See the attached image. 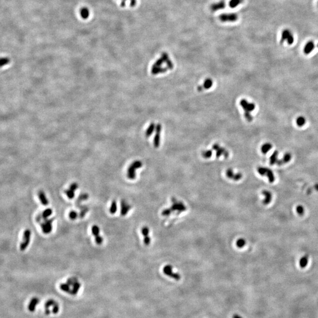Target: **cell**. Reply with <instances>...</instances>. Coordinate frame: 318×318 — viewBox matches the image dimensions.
Masks as SVG:
<instances>
[{"instance_id":"6da1fadb","label":"cell","mask_w":318,"mask_h":318,"mask_svg":"<svg viewBox=\"0 0 318 318\" xmlns=\"http://www.w3.org/2000/svg\"><path fill=\"white\" fill-rule=\"evenodd\" d=\"M172 204L170 208H166L162 211V215L163 216H168L174 212H177V214H180L187 210V208L182 202L178 201L174 197L172 199Z\"/></svg>"},{"instance_id":"7a4b0ae2","label":"cell","mask_w":318,"mask_h":318,"mask_svg":"<svg viewBox=\"0 0 318 318\" xmlns=\"http://www.w3.org/2000/svg\"><path fill=\"white\" fill-rule=\"evenodd\" d=\"M143 166L142 162L140 161H135L128 167L127 170V177L130 180H134L136 179V169L141 168Z\"/></svg>"},{"instance_id":"3957f363","label":"cell","mask_w":318,"mask_h":318,"mask_svg":"<svg viewBox=\"0 0 318 318\" xmlns=\"http://www.w3.org/2000/svg\"><path fill=\"white\" fill-rule=\"evenodd\" d=\"M45 313L46 315H49L52 313L56 314L58 312L60 309V307L58 305V303L56 302V301L52 299L48 300L47 302L45 304Z\"/></svg>"},{"instance_id":"277c9868","label":"cell","mask_w":318,"mask_h":318,"mask_svg":"<svg viewBox=\"0 0 318 318\" xmlns=\"http://www.w3.org/2000/svg\"><path fill=\"white\" fill-rule=\"evenodd\" d=\"M31 237V231L27 229H25L24 232L23 237V241L20 243V249L21 251H24L28 248L30 240Z\"/></svg>"},{"instance_id":"5b68a950","label":"cell","mask_w":318,"mask_h":318,"mask_svg":"<svg viewBox=\"0 0 318 318\" xmlns=\"http://www.w3.org/2000/svg\"><path fill=\"white\" fill-rule=\"evenodd\" d=\"M257 170H258V172L261 176H267L269 179V181L270 183L274 182L275 178L274 176V174L271 169H269L268 168H263V167H259L257 168Z\"/></svg>"},{"instance_id":"8992f818","label":"cell","mask_w":318,"mask_h":318,"mask_svg":"<svg viewBox=\"0 0 318 318\" xmlns=\"http://www.w3.org/2000/svg\"><path fill=\"white\" fill-rule=\"evenodd\" d=\"M54 218L52 219H47L46 220H44V222H41L40 227L42 229L43 232L47 235L50 233L52 230V222L54 221Z\"/></svg>"},{"instance_id":"52a82bcc","label":"cell","mask_w":318,"mask_h":318,"mask_svg":"<svg viewBox=\"0 0 318 318\" xmlns=\"http://www.w3.org/2000/svg\"><path fill=\"white\" fill-rule=\"evenodd\" d=\"M164 273L170 278H173L176 280H179L181 276L178 273H175L173 271V266L170 265H168L163 268Z\"/></svg>"},{"instance_id":"ba28073f","label":"cell","mask_w":318,"mask_h":318,"mask_svg":"<svg viewBox=\"0 0 318 318\" xmlns=\"http://www.w3.org/2000/svg\"><path fill=\"white\" fill-rule=\"evenodd\" d=\"M238 16L236 13H224L219 16V20L223 23L235 22L237 21Z\"/></svg>"},{"instance_id":"9c48e42d","label":"cell","mask_w":318,"mask_h":318,"mask_svg":"<svg viewBox=\"0 0 318 318\" xmlns=\"http://www.w3.org/2000/svg\"><path fill=\"white\" fill-rule=\"evenodd\" d=\"M226 175L227 178L233 180L234 181H239L243 177V175L241 173H235L231 168H228L226 172Z\"/></svg>"},{"instance_id":"30bf717a","label":"cell","mask_w":318,"mask_h":318,"mask_svg":"<svg viewBox=\"0 0 318 318\" xmlns=\"http://www.w3.org/2000/svg\"><path fill=\"white\" fill-rule=\"evenodd\" d=\"M240 105L242 106L243 110L244 111H248L250 112L254 110L255 109V105L254 103H249L245 99H242L240 101Z\"/></svg>"},{"instance_id":"8fae6325","label":"cell","mask_w":318,"mask_h":318,"mask_svg":"<svg viewBox=\"0 0 318 318\" xmlns=\"http://www.w3.org/2000/svg\"><path fill=\"white\" fill-rule=\"evenodd\" d=\"M162 130L161 124H158L156 127V135L154 138V146L156 148L159 147L160 145V132Z\"/></svg>"},{"instance_id":"7c38bea8","label":"cell","mask_w":318,"mask_h":318,"mask_svg":"<svg viewBox=\"0 0 318 318\" xmlns=\"http://www.w3.org/2000/svg\"><path fill=\"white\" fill-rule=\"evenodd\" d=\"M226 7V2L225 1L222 0L220 2L213 3L210 6V10L213 12L217 11L220 10L225 8Z\"/></svg>"},{"instance_id":"4fadbf2b","label":"cell","mask_w":318,"mask_h":318,"mask_svg":"<svg viewBox=\"0 0 318 318\" xmlns=\"http://www.w3.org/2000/svg\"><path fill=\"white\" fill-rule=\"evenodd\" d=\"M132 208V206L129 205L126 201L123 200L121 202V214L122 216H126Z\"/></svg>"},{"instance_id":"5bb4252c","label":"cell","mask_w":318,"mask_h":318,"mask_svg":"<svg viewBox=\"0 0 318 318\" xmlns=\"http://www.w3.org/2000/svg\"><path fill=\"white\" fill-rule=\"evenodd\" d=\"M38 303H39V299L36 297L33 298L29 302V307H28L29 311L31 312H34L37 305L38 304Z\"/></svg>"},{"instance_id":"9a60e30c","label":"cell","mask_w":318,"mask_h":318,"mask_svg":"<svg viewBox=\"0 0 318 318\" xmlns=\"http://www.w3.org/2000/svg\"><path fill=\"white\" fill-rule=\"evenodd\" d=\"M38 196L39 198V200L40 201L41 204L44 206H47L49 203V202L47 199L46 193L43 190H40L38 193Z\"/></svg>"},{"instance_id":"2e32d148","label":"cell","mask_w":318,"mask_h":318,"mask_svg":"<svg viewBox=\"0 0 318 318\" xmlns=\"http://www.w3.org/2000/svg\"><path fill=\"white\" fill-rule=\"evenodd\" d=\"M262 193L265 196V199L263 201V204H265V205L269 204L272 201V193L269 191L268 190H263L262 192Z\"/></svg>"},{"instance_id":"e0dca14e","label":"cell","mask_w":318,"mask_h":318,"mask_svg":"<svg viewBox=\"0 0 318 318\" xmlns=\"http://www.w3.org/2000/svg\"><path fill=\"white\" fill-rule=\"evenodd\" d=\"M315 48V44L312 41H308L303 48V52L305 54H309L312 52Z\"/></svg>"},{"instance_id":"ac0fdd59","label":"cell","mask_w":318,"mask_h":318,"mask_svg":"<svg viewBox=\"0 0 318 318\" xmlns=\"http://www.w3.org/2000/svg\"><path fill=\"white\" fill-rule=\"evenodd\" d=\"M291 158H292V155L290 153H286L284 155V157L280 159V160H278L277 161V164L279 166H282V164H285V163H287L288 162H290V160H291Z\"/></svg>"},{"instance_id":"d6986e66","label":"cell","mask_w":318,"mask_h":318,"mask_svg":"<svg viewBox=\"0 0 318 318\" xmlns=\"http://www.w3.org/2000/svg\"><path fill=\"white\" fill-rule=\"evenodd\" d=\"M167 67H155L153 66L151 69V73L154 75H156L159 73H165L168 71Z\"/></svg>"},{"instance_id":"ffe728a7","label":"cell","mask_w":318,"mask_h":318,"mask_svg":"<svg viewBox=\"0 0 318 318\" xmlns=\"http://www.w3.org/2000/svg\"><path fill=\"white\" fill-rule=\"evenodd\" d=\"M216 157L217 158H219L222 155H223L224 157H225L226 159L228 158L229 156V153L226 150L225 148H223V147H220L217 150H216Z\"/></svg>"},{"instance_id":"44dd1931","label":"cell","mask_w":318,"mask_h":318,"mask_svg":"<svg viewBox=\"0 0 318 318\" xmlns=\"http://www.w3.org/2000/svg\"><path fill=\"white\" fill-rule=\"evenodd\" d=\"M290 34H292V33L289 31V29H284V31L282 32V38L280 39V44H283L284 41L287 40V39L288 38V37H289Z\"/></svg>"},{"instance_id":"7402d4cb","label":"cell","mask_w":318,"mask_h":318,"mask_svg":"<svg viewBox=\"0 0 318 318\" xmlns=\"http://www.w3.org/2000/svg\"><path fill=\"white\" fill-rule=\"evenodd\" d=\"M52 214V208H47L41 213V217L43 220H45L48 218Z\"/></svg>"},{"instance_id":"603a6c76","label":"cell","mask_w":318,"mask_h":318,"mask_svg":"<svg viewBox=\"0 0 318 318\" xmlns=\"http://www.w3.org/2000/svg\"><path fill=\"white\" fill-rule=\"evenodd\" d=\"M278 151L277 150L275 151L272 156L270 157V164L271 165H274L276 164L278 161Z\"/></svg>"},{"instance_id":"cb8c5ba5","label":"cell","mask_w":318,"mask_h":318,"mask_svg":"<svg viewBox=\"0 0 318 318\" xmlns=\"http://www.w3.org/2000/svg\"><path fill=\"white\" fill-rule=\"evenodd\" d=\"M272 148V145L269 143H267L262 145V146L261 147V151L263 154H266Z\"/></svg>"},{"instance_id":"d4e9b609","label":"cell","mask_w":318,"mask_h":318,"mask_svg":"<svg viewBox=\"0 0 318 318\" xmlns=\"http://www.w3.org/2000/svg\"><path fill=\"white\" fill-rule=\"evenodd\" d=\"M244 0H231L229 2V6L231 8H235L240 4L243 3Z\"/></svg>"},{"instance_id":"484cf974","label":"cell","mask_w":318,"mask_h":318,"mask_svg":"<svg viewBox=\"0 0 318 318\" xmlns=\"http://www.w3.org/2000/svg\"><path fill=\"white\" fill-rule=\"evenodd\" d=\"M308 256L306 255V256H303L302 258H301L300 261H299V265L301 267L303 268V267H305L307 265V263H308Z\"/></svg>"},{"instance_id":"4316f807","label":"cell","mask_w":318,"mask_h":318,"mask_svg":"<svg viewBox=\"0 0 318 318\" xmlns=\"http://www.w3.org/2000/svg\"><path fill=\"white\" fill-rule=\"evenodd\" d=\"M117 210V202L115 200H113L112 202H111V206H110V214H115Z\"/></svg>"},{"instance_id":"83f0119b","label":"cell","mask_w":318,"mask_h":318,"mask_svg":"<svg viewBox=\"0 0 318 318\" xmlns=\"http://www.w3.org/2000/svg\"><path fill=\"white\" fill-rule=\"evenodd\" d=\"M212 85H213V81L211 78H207L204 81V83L203 84V87L204 88V89H208L212 87Z\"/></svg>"},{"instance_id":"f1b7e54d","label":"cell","mask_w":318,"mask_h":318,"mask_svg":"<svg viewBox=\"0 0 318 318\" xmlns=\"http://www.w3.org/2000/svg\"><path fill=\"white\" fill-rule=\"evenodd\" d=\"M155 128H156V126H155V123H151L150 125L149 126V127H148V128H147V131L146 132V136L147 137H149L151 134L153 133V131L155 129Z\"/></svg>"},{"instance_id":"f546056e","label":"cell","mask_w":318,"mask_h":318,"mask_svg":"<svg viewBox=\"0 0 318 318\" xmlns=\"http://www.w3.org/2000/svg\"><path fill=\"white\" fill-rule=\"evenodd\" d=\"M246 240L243 238H239L238 239L236 242V245L238 248H243V247L246 245Z\"/></svg>"},{"instance_id":"4dcf8cb0","label":"cell","mask_w":318,"mask_h":318,"mask_svg":"<svg viewBox=\"0 0 318 318\" xmlns=\"http://www.w3.org/2000/svg\"><path fill=\"white\" fill-rule=\"evenodd\" d=\"M306 123V119L303 116H299L296 119V124L299 127L303 126Z\"/></svg>"},{"instance_id":"1f68e13d","label":"cell","mask_w":318,"mask_h":318,"mask_svg":"<svg viewBox=\"0 0 318 318\" xmlns=\"http://www.w3.org/2000/svg\"><path fill=\"white\" fill-rule=\"evenodd\" d=\"M80 14H81V17L84 19H86L89 17V15H90V12H89L88 9L87 8H85V7L81 8V10H80Z\"/></svg>"},{"instance_id":"d6a6232c","label":"cell","mask_w":318,"mask_h":318,"mask_svg":"<svg viewBox=\"0 0 318 318\" xmlns=\"http://www.w3.org/2000/svg\"><path fill=\"white\" fill-rule=\"evenodd\" d=\"M100 229L97 225H93L92 227V234L94 236V237H97L100 235Z\"/></svg>"},{"instance_id":"836d02e7","label":"cell","mask_w":318,"mask_h":318,"mask_svg":"<svg viewBox=\"0 0 318 318\" xmlns=\"http://www.w3.org/2000/svg\"><path fill=\"white\" fill-rule=\"evenodd\" d=\"M64 192H65V194L67 195V196L69 199H73L74 198V197H75V191H74L68 189L64 191Z\"/></svg>"},{"instance_id":"e575fe53","label":"cell","mask_w":318,"mask_h":318,"mask_svg":"<svg viewBox=\"0 0 318 318\" xmlns=\"http://www.w3.org/2000/svg\"><path fill=\"white\" fill-rule=\"evenodd\" d=\"M80 208L81 209V212L80 213L78 214V217H80V218H83L85 215L86 214L88 211V208H87V206H83V208Z\"/></svg>"},{"instance_id":"d590c367","label":"cell","mask_w":318,"mask_h":318,"mask_svg":"<svg viewBox=\"0 0 318 318\" xmlns=\"http://www.w3.org/2000/svg\"><path fill=\"white\" fill-rule=\"evenodd\" d=\"M88 195L87 193H83V194H81V195L79 196V197L78 198L76 203L77 204H79L82 202V201H84V200H86L88 199Z\"/></svg>"},{"instance_id":"8d00e7d4","label":"cell","mask_w":318,"mask_h":318,"mask_svg":"<svg viewBox=\"0 0 318 318\" xmlns=\"http://www.w3.org/2000/svg\"><path fill=\"white\" fill-rule=\"evenodd\" d=\"M149 233H150V229L147 226H144L141 229V233L143 236V237H148L149 236Z\"/></svg>"},{"instance_id":"74e56055","label":"cell","mask_w":318,"mask_h":318,"mask_svg":"<svg viewBox=\"0 0 318 318\" xmlns=\"http://www.w3.org/2000/svg\"><path fill=\"white\" fill-rule=\"evenodd\" d=\"M78 217V214L74 210H72L69 213V217L71 220H74Z\"/></svg>"},{"instance_id":"f35d334b","label":"cell","mask_w":318,"mask_h":318,"mask_svg":"<svg viewBox=\"0 0 318 318\" xmlns=\"http://www.w3.org/2000/svg\"><path fill=\"white\" fill-rule=\"evenodd\" d=\"M202 156L205 158V159H208L210 157H212V151L210 150H208L203 151L202 153Z\"/></svg>"},{"instance_id":"ab89813d","label":"cell","mask_w":318,"mask_h":318,"mask_svg":"<svg viewBox=\"0 0 318 318\" xmlns=\"http://www.w3.org/2000/svg\"><path fill=\"white\" fill-rule=\"evenodd\" d=\"M296 212H297L298 214H299V215H303L305 212V208L302 205H299L296 208Z\"/></svg>"},{"instance_id":"60d3db41","label":"cell","mask_w":318,"mask_h":318,"mask_svg":"<svg viewBox=\"0 0 318 318\" xmlns=\"http://www.w3.org/2000/svg\"><path fill=\"white\" fill-rule=\"evenodd\" d=\"M244 117H245L246 119L249 122H251L253 120V116L250 114V112L244 111Z\"/></svg>"},{"instance_id":"b9f144b4","label":"cell","mask_w":318,"mask_h":318,"mask_svg":"<svg viewBox=\"0 0 318 318\" xmlns=\"http://www.w3.org/2000/svg\"><path fill=\"white\" fill-rule=\"evenodd\" d=\"M95 242L98 245L101 244L103 242V238L102 236L99 235L98 236L95 237Z\"/></svg>"},{"instance_id":"7bdbcfd3","label":"cell","mask_w":318,"mask_h":318,"mask_svg":"<svg viewBox=\"0 0 318 318\" xmlns=\"http://www.w3.org/2000/svg\"><path fill=\"white\" fill-rule=\"evenodd\" d=\"M78 188V184L77 183H73L69 186V189L74 191L75 190H77Z\"/></svg>"},{"instance_id":"ee69618b","label":"cell","mask_w":318,"mask_h":318,"mask_svg":"<svg viewBox=\"0 0 318 318\" xmlns=\"http://www.w3.org/2000/svg\"><path fill=\"white\" fill-rule=\"evenodd\" d=\"M143 242L145 243V245H146V246L149 245L151 243L150 237V236H148V237H144Z\"/></svg>"},{"instance_id":"f6af8a7d","label":"cell","mask_w":318,"mask_h":318,"mask_svg":"<svg viewBox=\"0 0 318 318\" xmlns=\"http://www.w3.org/2000/svg\"><path fill=\"white\" fill-rule=\"evenodd\" d=\"M287 41H288V44H289V45H292L293 43L294 38H293V35H290V36L288 37V38L287 39Z\"/></svg>"},{"instance_id":"bcb514c9","label":"cell","mask_w":318,"mask_h":318,"mask_svg":"<svg viewBox=\"0 0 318 318\" xmlns=\"http://www.w3.org/2000/svg\"><path fill=\"white\" fill-rule=\"evenodd\" d=\"M8 61H9V60H8V58H1L0 59V65H4L5 64L8 63Z\"/></svg>"},{"instance_id":"7dc6e473","label":"cell","mask_w":318,"mask_h":318,"mask_svg":"<svg viewBox=\"0 0 318 318\" xmlns=\"http://www.w3.org/2000/svg\"><path fill=\"white\" fill-rule=\"evenodd\" d=\"M126 1H127V0H123V1H122V6H124V4H125V2H126ZM130 1H131V2H130V4H131V6H135V4H136V0H130Z\"/></svg>"},{"instance_id":"c3c4849f","label":"cell","mask_w":318,"mask_h":318,"mask_svg":"<svg viewBox=\"0 0 318 318\" xmlns=\"http://www.w3.org/2000/svg\"><path fill=\"white\" fill-rule=\"evenodd\" d=\"M220 147V146L218 145V144H214V145H213V146H212V149H213V150H214L216 151L217 149H219V147Z\"/></svg>"},{"instance_id":"681fc988","label":"cell","mask_w":318,"mask_h":318,"mask_svg":"<svg viewBox=\"0 0 318 318\" xmlns=\"http://www.w3.org/2000/svg\"><path fill=\"white\" fill-rule=\"evenodd\" d=\"M203 88H204L203 87V86H199L197 87V90H198L199 92H202L203 90Z\"/></svg>"},{"instance_id":"f907efd6","label":"cell","mask_w":318,"mask_h":318,"mask_svg":"<svg viewBox=\"0 0 318 318\" xmlns=\"http://www.w3.org/2000/svg\"><path fill=\"white\" fill-rule=\"evenodd\" d=\"M233 318H242V317H241V316H239V315H236V314H235V315H233Z\"/></svg>"},{"instance_id":"816d5d0a","label":"cell","mask_w":318,"mask_h":318,"mask_svg":"<svg viewBox=\"0 0 318 318\" xmlns=\"http://www.w3.org/2000/svg\"><path fill=\"white\" fill-rule=\"evenodd\" d=\"M315 189H316V190L318 191V184H316V185L315 186Z\"/></svg>"},{"instance_id":"f5cc1de1","label":"cell","mask_w":318,"mask_h":318,"mask_svg":"<svg viewBox=\"0 0 318 318\" xmlns=\"http://www.w3.org/2000/svg\"><path fill=\"white\" fill-rule=\"evenodd\" d=\"M317 47H318V45H317Z\"/></svg>"}]
</instances>
